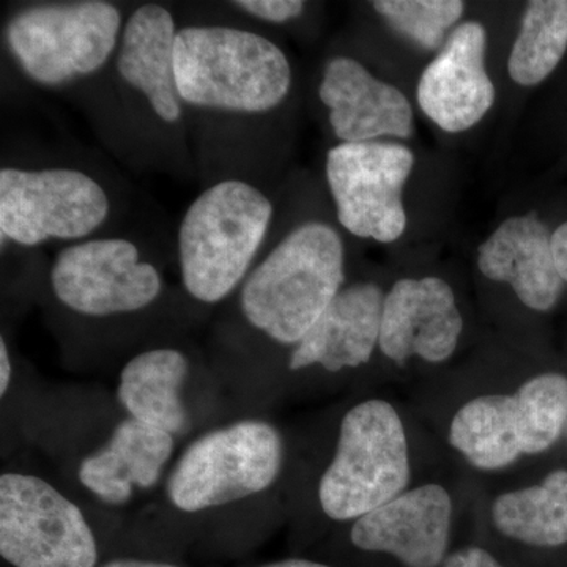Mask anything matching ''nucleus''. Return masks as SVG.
I'll return each instance as SVG.
<instances>
[{
    "mask_svg": "<svg viewBox=\"0 0 567 567\" xmlns=\"http://www.w3.org/2000/svg\"><path fill=\"white\" fill-rule=\"evenodd\" d=\"M174 66L188 115L226 122L278 110L293 82L289 59L275 41L229 22L181 25Z\"/></svg>",
    "mask_w": 567,
    "mask_h": 567,
    "instance_id": "1",
    "label": "nucleus"
},
{
    "mask_svg": "<svg viewBox=\"0 0 567 567\" xmlns=\"http://www.w3.org/2000/svg\"><path fill=\"white\" fill-rule=\"evenodd\" d=\"M346 251L341 235L308 221L257 259L238 289L245 323L279 346H297L341 292Z\"/></svg>",
    "mask_w": 567,
    "mask_h": 567,
    "instance_id": "2",
    "label": "nucleus"
},
{
    "mask_svg": "<svg viewBox=\"0 0 567 567\" xmlns=\"http://www.w3.org/2000/svg\"><path fill=\"white\" fill-rule=\"evenodd\" d=\"M270 197L246 178L208 185L183 213L177 230L182 286L197 303L215 306L238 292L274 221Z\"/></svg>",
    "mask_w": 567,
    "mask_h": 567,
    "instance_id": "3",
    "label": "nucleus"
},
{
    "mask_svg": "<svg viewBox=\"0 0 567 567\" xmlns=\"http://www.w3.org/2000/svg\"><path fill=\"white\" fill-rule=\"evenodd\" d=\"M125 21L106 0L31 3L7 20L3 39L29 80L63 89L110 69Z\"/></svg>",
    "mask_w": 567,
    "mask_h": 567,
    "instance_id": "4",
    "label": "nucleus"
},
{
    "mask_svg": "<svg viewBox=\"0 0 567 567\" xmlns=\"http://www.w3.org/2000/svg\"><path fill=\"white\" fill-rule=\"evenodd\" d=\"M284 462L286 443L278 427L244 417L194 439L171 466L164 491L181 513H210L270 491Z\"/></svg>",
    "mask_w": 567,
    "mask_h": 567,
    "instance_id": "5",
    "label": "nucleus"
},
{
    "mask_svg": "<svg viewBox=\"0 0 567 567\" xmlns=\"http://www.w3.org/2000/svg\"><path fill=\"white\" fill-rule=\"evenodd\" d=\"M410 477L409 440L398 410L368 399L342 416L333 458L317 488L319 505L330 520L352 524L404 494Z\"/></svg>",
    "mask_w": 567,
    "mask_h": 567,
    "instance_id": "6",
    "label": "nucleus"
},
{
    "mask_svg": "<svg viewBox=\"0 0 567 567\" xmlns=\"http://www.w3.org/2000/svg\"><path fill=\"white\" fill-rule=\"evenodd\" d=\"M112 199L95 175L73 166L0 169L2 245L80 244L110 223Z\"/></svg>",
    "mask_w": 567,
    "mask_h": 567,
    "instance_id": "7",
    "label": "nucleus"
},
{
    "mask_svg": "<svg viewBox=\"0 0 567 567\" xmlns=\"http://www.w3.org/2000/svg\"><path fill=\"white\" fill-rule=\"evenodd\" d=\"M50 289L71 315L114 320L148 311L162 300L166 282L162 268L136 240L104 235L59 249Z\"/></svg>",
    "mask_w": 567,
    "mask_h": 567,
    "instance_id": "8",
    "label": "nucleus"
},
{
    "mask_svg": "<svg viewBox=\"0 0 567 567\" xmlns=\"http://www.w3.org/2000/svg\"><path fill=\"white\" fill-rule=\"evenodd\" d=\"M0 557L11 567H99L100 547L80 506L50 481L0 475Z\"/></svg>",
    "mask_w": 567,
    "mask_h": 567,
    "instance_id": "9",
    "label": "nucleus"
},
{
    "mask_svg": "<svg viewBox=\"0 0 567 567\" xmlns=\"http://www.w3.org/2000/svg\"><path fill=\"white\" fill-rule=\"evenodd\" d=\"M415 156L394 142L339 144L327 155L324 173L336 216L354 237L393 244L406 227L402 189Z\"/></svg>",
    "mask_w": 567,
    "mask_h": 567,
    "instance_id": "10",
    "label": "nucleus"
},
{
    "mask_svg": "<svg viewBox=\"0 0 567 567\" xmlns=\"http://www.w3.org/2000/svg\"><path fill=\"white\" fill-rule=\"evenodd\" d=\"M178 28L173 11L159 3H142L126 18L110 66L121 95L158 132H185L188 117L175 78Z\"/></svg>",
    "mask_w": 567,
    "mask_h": 567,
    "instance_id": "11",
    "label": "nucleus"
},
{
    "mask_svg": "<svg viewBox=\"0 0 567 567\" xmlns=\"http://www.w3.org/2000/svg\"><path fill=\"white\" fill-rule=\"evenodd\" d=\"M451 536V495L440 484H424L352 522L349 543L393 567H442L453 551Z\"/></svg>",
    "mask_w": 567,
    "mask_h": 567,
    "instance_id": "12",
    "label": "nucleus"
},
{
    "mask_svg": "<svg viewBox=\"0 0 567 567\" xmlns=\"http://www.w3.org/2000/svg\"><path fill=\"white\" fill-rule=\"evenodd\" d=\"M464 330L456 297L443 279H401L383 303L380 352L402 365L412 357L439 364L456 352Z\"/></svg>",
    "mask_w": 567,
    "mask_h": 567,
    "instance_id": "13",
    "label": "nucleus"
},
{
    "mask_svg": "<svg viewBox=\"0 0 567 567\" xmlns=\"http://www.w3.org/2000/svg\"><path fill=\"white\" fill-rule=\"evenodd\" d=\"M487 37L480 22H464L424 70L417 103L447 133L472 128L495 103V87L486 71Z\"/></svg>",
    "mask_w": 567,
    "mask_h": 567,
    "instance_id": "14",
    "label": "nucleus"
},
{
    "mask_svg": "<svg viewBox=\"0 0 567 567\" xmlns=\"http://www.w3.org/2000/svg\"><path fill=\"white\" fill-rule=\"evenodd\" d=\"M319 96L341 144L412 136L413 111L404 93L377 80L352 58H334L327 63Z\"/></svg>",
    "mask_w": 567,
    "mask_h": 567,
    "instance_id": "15",
    "label": "nucleus"
},
{
    "mask_svg": "<svg viewBox=\"0 0 567 567\" xmlns=\"http://www.w3.org/2000/svg\"><path fill=\"white\" fill-rule=\"evenodd\" d=\"M175 445L173 435L125 416L102 446L81 458L78 481L103 505H128L137 492L158 486L173 462Z\"/></svg>",
    "mask_w": 567,
    "mask_h": 567,
    "instance_id": "16",
    "label": "nucleus"
},
{
    "mask_svg": "<svg viewBox=\"0 0 567 567\" xmlns=\"http://www.w3.org/2000/svg\"><path fill=\"white\" fill-rule=\"evenodd\" d=\"M385 293L374 282L342 287L308 334L293 347L290 371L322 368L327 372L357 369L379 347Z\"/></svg>",
    "mask_w": 567,
    "mask_h": 567,
    "instance_id": "17",
    "label": "nucleus"
},
{
    "mask_svg": "<svg viewBox=\"0 0 567 567\" xmlns=\"http://www.w3.org/2000/svg\"><path fill=\"white\" fill-rule=\"evenodd\" d=\"M477 267L492 281L509 284L533 311H550L565 287L551 251V235L535 213L506 219L480 246Z\"/></svg>",
    "mask_w": 567,
    "mask_h": 567,
    "instance_id": "18",
    "label": "nucleus"
},
{
    "mask_svg": "<svg viewBox=\"0 0 567 567\" xmlns=\"http://www.w3.org/2000/svg\"><path fill=\"white\" fill-rule=\"evenodd\" d=\"M189 377L192 360L182 349L153 347L123 365L115 399L126 417L182 439L193 427L185 401Z\"/></svg>",
    "mask_w": 567,
    "mask_h": 567,
    "instance_id": "19",
    "label": "nucleus"
},
{
    "mask_svg": "<svg viewBox=\"0 0 567 567\" xmlns=\"http://www.w3.org/2000/svg\"><path fill=\"white\" fill-rule=\"evenodd\" d=\"M492 524L517 546L550 550L567 544V472L555 470L536 486L496 496Z\"/></svg>",
    "mask_w": 567,
    "mask_h": 567,
    "instance_id": "20",
    "label": "nucleus"
},
{
    "mask_svg": "<svg viewBox=\"0 0 567 567\" xmlns=\"http://www.w3.org/2000/svg\"><path fill=\"white\" fill-rule=\"evenodd\" d=\"M447 442L470 465L495 472L524 454L514 394L477 395L457 410Z\"/></svg>",
    "mask_w": 567,
    "mask_h": 567,
    "instance_id": "21",
    "label": "nucleus"
},
{
    "mask_svg": "<svg viewBox=\"0 0 567 567\" xmlns=\"http://www.w3.org/2000/svg\"><path fill=\"white\" fill-rule=\"evenodd\" d=\"M567 50V0L529 2L507 70L514 82L537 85L546 80Z\"/></svg>",
    "mask_w": 567,
    "mask_h": 567,
    "instance_id": "22",
    "label": "nucleus"
},
{
    "mask_svg": "<svg viewBox=\"0 0 567 567\" xmlns=\"http://www.w3.org/2000/svg\"><path fill=\"white\" fill-rule=\"evenodd\" d=\"M514 398L524 454L546 453L567 429V377L555 372L533 377Z\"/></svg>",
    "mask_w": 567,
    "mask_h": 567,
    "instance_id": "23",
    "label": "nucleus"
},
{
    "mask_svg": "<svg viewBox=\"0 0 567 567\" xmlns=\"http://www.w3.org/2000/svg\"><path fill=\"white\" fill-rule=\"evenodd\" d=\"M372 7L394 31L425 50H436L465 10L458 0H377Z\"/></svg>",
    "mask_w": 567,
    "mask_h": 567,
    "instance_id": "24",
    "label": "nucleus"
},
{
    "mask_svg": "<svg viewBox=\"0 0 567 567\" xmlns=\"http://www.w3.org/2000/svg\"><path fill=\"white\" fill-rule=\"evenodd\" d=\"M227 6L246 18L267 24H286L298 20L306 9V3L301 0H237Z\"/></svg>",
    "mask_w": 567,
    "mask_h": 567,
    "instance_id": "25",
    "label": "nucleus"
},
{
    "mask_svg": "<svg viewBox=\"0 0 567 567\" xmlns=\"http://www.w3.org/2000/svg\"><path fill=\"white\" fill-rule=\"evenodd\" d=\"M442 567H509L494 551L481 546L457 548L450 554Z\"/></svg>",
    "mask_w": 567,
    "mask_h": 567,
    "instance_id": "26",
    "label": "nucleus"
},
{
    "mask_svg": "<svg viewBox=\"0 0 567 567\" xmlns=\"http://www.w3.org/2000/svg\"><path fill=\"white\" fill-rule=\"evenodd\" d=\"M551 251H554L559 275H561L563 281L567 284V223L561 224L551 234Z\"/></svg>",
    "mask_w": 567,
    "mask_h": 567,
    "instance_id": "27",
    "label": "nucleus"
},
{
    "mask_svg": "<svg viewBox=\"0 0 567 567\" xmlns=\"http://www.w3.org/2000/svg\"><path fill=\"white\" fill-rule=\"evenodd\" d=\"M11 380H13V360H11L9 342L6 336L0 338V395L9 394Z\"/></svg>",
    "mask_w": 567,
    "mask_h": 567,
    "instance_id": "28",
    "label": "nucleus"
},
{
    "mask_svg": "<svg viewBox=\"0 0 567 567\" xmlns=\"http://www.w3.org/2000/svg\"><path fill=\"white\" fill-rule=\"evenodd\" d=\"M99 567H183L173 561L164 559L141 558V557H114L100 563Z\"/></svg>",
    "mask_w": 567,
    "mask_h": 567,
    "instance_id": "29",
    "label": "nucleus"
},
{
    "mask_svg": "<svg viewBox=\"0 0 567 567\" xmlns=\"http://www.w3.org/2000/svg\"><path fill=\"white\" fill-rule=\"evenodd\" d=\"M257 567H336L330 563L320 561V559L289 557L275 559V561L264 563Z\"/></svg>",
    "mask_w": 567,
    "mask_h": 567,
    "instance_id": "30",
    "label": "nucleus"
},
{
    "mask_svg": "<svg viewBox=\"0 0 567 567\" xmlns=\"http://www.w3.org/2000/svg\"><path fill=\"white\" fill-rule=\"evenodd\" d=\"M566 432H567V429H566Z\"/></svg>",
    "mask_w": 567,
    "mask_h": 567,
    "instance_id": "31",
    "label": "nucleus"
}]
</instances>
